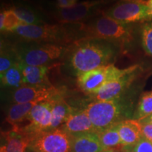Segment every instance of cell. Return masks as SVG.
<instances>
[{"label": "cell", "instance_id": "obj_31", "mask_svg": "<svg viewBox=\"0 0 152 152\" xmlns=\"http://www.w3.org/2000/svg\"><path fill=\"white\" fill-rule=\"evenodd\" d=\"M6 16L5 10H3L0 14V30H1V32L3 30V26H4V18Z\"/></svg>", "mask_w": 152, "mask_h": 152}, {"label": "cell", "instance_id": "obj_24", "mask_svg": "<svg viewBox=\"0 0 152 152\" xmlns=\"http://www.w3.org/2000/svg\"><path fill=\"white\" fill-rule=\"evenodd\" d=\"M16 62H18V59L11 45H6L5 43L1 42L0 55V75L5 73Z\"/></svg>", "mask_w": 152, "mask_h": 152}, {"label": "cell", "instance_id": "obj_32", "mask_svg": "<svg viewBox=\"0 0 152 152\" xmlns=\"http://www.w3.org/2000/svg\"><path fill=\"white\" fill-rule=\"evenodd\" d=\"M145 3L148 7V8H149L150 16H151V18L152 19V0H146Z\"/></svg>", "mask_w": 152, "mask_h": 152}, {"label": "cell", "instance_id": "obj_28", "mask_svg": "<svg viewBox=\"0 0 152 152\" xmlns=\"http://www.w3.org/2000/svg\"><path fill=\"white\" fill-rule=\"evenodd\" d=\"M142 126V137L152 142V123L140 121Z\"/></svg>", "mask_w": 152, "mask_h": 152}, {"label": "cell", "instance_id": "obj_29", "mask_svg": "<svg viewBox=\"0 0 152 152\" xmlns=\"http://www.w3.org/2000/svg\"><path fill=\"white\" fill-rule=\"evenodd\" d=\"M132 149L130 148L124 147V146L121 145L120 147L112 148V149H105L102 152H132Z\"/></svg>", "mask_w": 152, "mask_h": 152}, {"label": "cell", "instance_id": "obj_7", "mask_svg": "<svg viewBox=\"0 0 152 152\" xmlns=\"http://www.w3.org/2000/svg\"><path fill=\"white\" fill-rule=\"evenodd\" d=\"M125 69H119L113 64L84 72L76 76L77 85L85 94L92 95L98 92L106 83L118 78Z\"/></svg>", "mask_w": 152, "mask_h": 152}, {"label": "cell", "instance_id": "obj_21", "mask_svg": "<svg viewBox=\"0 0 152 152\" xmlns=\"http://www.w3.org/2000/svg\"><path fill=\"white\" fill-rule=\"evenodd\" d=\"M12 9L24 23L28 25L45 24L40 15L30 6L23 4H17Z\"/></svg>", "mask_w": 152, "mask_h": 152}, {"label": "cell", "instance_id": "obj_23", "mask_svg": "<svg viewBox=\"0 0 152 152\" xmlns=\"http://www.w3.org/2000/svg\"><path fill=\"white\" fill-rule=\"evenodd\" d=\"M152 114V91L146 92L140 96L134 119L142 121Z\"/></svg>", "mask_w": 152, "mask_h": 152}, {"label": "cell", "instance_id": "obj_34", "mask_svg": "<svg viewBox=\"0 0 152 152\" xmlns=\"http://www.w3.org/2000/svg\"><path fill=\"white\" fill-rule=\"evenodd\" d=\"M68 1H69L70 4H71V7H73L74 5H75L77 4V0H68Z\"/></svg>", "mask_w": 152, "mask_h": 152}, {"label": "cell", "instance_id": "obj_27", "mask_svg": "<svg viewBox=\"0 0 152 152\" xmlns=\"http://www.w3.org/2000/svg\"><path fill=\"white\" fill-rule=\"evenodd\" d=\"M132 152H152V142L142 137L140 142L132 148Z\"/></svg>", "mask_w": 152, "mask_h": 152}, {"label": "cell", "instance_id": "obj_10", "mask_svg": "<svg viewBox=\"0 0 152 152\" xmlns=\"http://www.w3.org/2000/svg\"><path fill=\"white\" fill-rule=\"evenodd\" d=\"M106 0H90L76 4L67 9H58L54 17L61 24H78L86 21L93 15L98 7L104 4Z\"/></svg>", "mask_w": 152, "mask_h": 152}, {"label": "cell", "instance_id": "obj_26", "mask_svg": "<svg viewBox=\"0 0 152 152\" xmlns=\"http://www.w3.org/2000/svg\"><path fill=\"white\" fill-rule=\"evenodd\" d=\"M6 16L4 22V26L2 32H9L11 33L19 26L26 25L23 22L18 18L15 11L12 9H6Z\"/></svg>", "mask_w": 152, "mask_h": 152}, {"label": "cell", "instance_id": "obj_16", "mask_svg": "<svg viewBox=\"0 0 152 152\" xmlns=\"http://www.w3.org/2000/svg\"><path fill=\"white\" fill-rule=\"evenodd\" d=\"M71 137V152H102L105 150L101 144L97 132Z\"/></svg>", "mask_w": 152, "mask_h": 152}, {"label": "cell", "instance_id": "obj_5", "mask_svg": "<svg viewBox=\"0 0 152 152\" xmlns=\"http://www.w3.org/2000/svg\"><path fill=\"white\" fill-rule=\"evenodd\" d=\"M18 61L28 66H49L65 54L67 47L49 43L18 40L11 45Z\"/></svg>", "mask_w": 152, "mask_h": 152}, {"label": "cell", "instance_id": "obj_6", "mask_svg": "<svg viewBox=\"0 0 152 152\" xmlns=\"http://www.w3.org/2000/svg\"><path fill=\"white\" fill-rule=\"evenodd\" d=\"M26 152H71V137L61 128L31 136Z\"/></svg>", "mask_w": 152, "mask_h": 152}, {"label": "cell", "instance_id": "obj_9", "mask_svg": "<svg viewBox=\"0 0 152 152\" xmlns=\"http://www.w3.org/2000/svg\"><path fill=\"white\" fill-rule=\"evenodd\" d=\"M140 71L141 70L138 65L127 68L123 75L106 83L98 92L91 95L93 101H109L122 96L137 77Z\"/></svg>", "mask_w": 152, "mask_h": 152}, {"label": "cell", "instance_id": "obj_11", "mask_svg": "<svg viewBox=\"0 0 152 152\" xmlns=\"http://www.w3.org/2000/svg\"><path fill=\"white\" fill-rule=\"evenodd\" d=\"M63 94L60 89L52 86L36 87L23 85L16 90L11 91L10 99L13 104L27 102H42L52 100L56 96Z\"/></svg>", "mask_w": 152, "mask_h": 152}, {"label": "cell", "instance_id": "obj_2", "mask_svg": "<svg viewBox=\"0 0 152 152\" xmlns=\"http://www.w3.org/2000/svg\"><path fill=\"white\" fill-rule=\"evenodd\" d=\"M123 95L112 100L93 101L84 108L96 132L130 119V104Z\"/></svg>", "mask_w": 152, "mask_h": 152}, {"label": "cell", "instance_id": "obj_14", "mask_svg": "<svg viewBox=\"0 0 152 152\" xmlns=\"http://www.w3.org/2000/svg\"><path fill=\"white\" fill-rule=\"evenodd\" d=\"M121 144L132 149L142 138L141 123L137 120L127 119L117 125Z\"/></svg>", "mask_w": 152, "mask_h": 152}, {"label": "cell", "instance_id": "obj_1", "mask_svg": "<svg viewBox=\"0 0 152 152\" xmlns=\"http://www.w3.org/2000/svg\"><path fill=\"white\" fill-rule=\"evenodd\" d=\"M121 46L114 42L83 37L67 47L65 65L75 76L97 68L113 64Z\"/></svg>", "mask_w": 152, "mask_h": 152}, {"label": "cell", "instance_id": "obj_20", "mask_svg": "<svg viewBox=\"0 0 152 152\" xmlns=\"http://www.w3.org/2000/svg\"><path fill=\"white\" fill-rule=\"evenodd\" d=\"M0 76L1 87L9 89L11 91L16 90L24 85L22 69L18 61Z\"/></svg>", "mask_w": 152, "mask_h": 152}, {"label": "cell", "instance_id": "obj_8", "mask_svg": "<svg viewBox=\"0 0 152 152\" xmlns=\"http://www.w3.org/2000/svg\"><path fill=\"white\" fill-rule=\"evenodd\" d=\"M104 14L126 24L152 20L144 0H122L104 11Z\"/></svg>", "mask_w": 152, "mask_h": 152}, {"label": "cell", "instance_id": "obj_30", "mask_svg": "<svg viewBox=\"0 0 152 152\" xmlns=\"http://www.w3.org/2000/svg\"><path fill=\"white\" fill-rule=\"evenodd\" d=\"M56 5L58 9H67L71 7L68 0H56Z\"/></svg>", "mask_w": 152, "mask_h": 152}, {"label": "cell", "instance_id": "obj_18", "mask_svg": "<svg viewBox=\"0 0 152 152\" xmlns=\"http://www.w3.org/2000/svg\"><path fill=\"white\" fill-rule=\"evenodd\" d=\"M6 152H26L30 139L20 130L18 125L12 127V130L4 133Z\"/></svg>", "mask_w": 152, "mask_h": 152}, {"label": "cell", "instance_id": "obj_3", "mask_svg": "<svg viewBox=\"0 0 152 152\" xmlns=\"http://www.w3.org/2000/svg\"><path fill=\"white\" fill-rule=\"evenodd\" d=\"M66 24L58 25H23L11 33H14L20 40L49 43L68 47L78 39L75 30Z\"/></svg>", "mask_w": 152, "mask_h": 152}, {"label": "cell", "instance_id": "obj_13", "mask_svg": "<svg viewBox=\"0 0 152 152\" xmlns=\"http://www.w3.org/2000/svg\"><path fill=\"white\" fill-rule=\"evenodd\" d=\"M62 130L71 136H75L85 133L96 132L92 121L84 109L73 108L66 122L61 127Z\"/></svg>", "mask_w": 152, "mask_h": 152}, {"label": "cell", "instance_id": "obj_4", "mask_svg": "<svg viewBox=\"0 0 152 152\" xmlns=\"http://www.w3.org/2000/svg\"><path fill=\"white\" fill-rule=\"evenodd\" d=\"M79 25L80 32L85 34L84 37L106 39L118 44L121 47H124L133 40L132 26L118 21L104 13Z\"/></svg>", "mask_w": 152, "mask_h": 152}, {"label": "cell", "instance_id": "obj_15", "mask_svg": "<svg viewBox=\"0 0 152 152\" xmlns=\"http://www.w3.org/2000/svg\"><path fill=\"white\" fill-rule=\"evenodd\" d=\"M22 69L23 85L36 87L52 86L49 82L48 72L50 67L48 66H28L19 62Z\"/></svg>", "mask_w": 152, "mask_h": 152}, {"label": "cell", "instance_id": "obj_17", "mask_svg": "<svg viewBox=\"0 0 152 152\" xmlns=\"http://www.w3.org/2000/svg\"><path fill=\"white\" fill-rule=\"evenodd\" d=\"M52 105V125L51 130L59 128L66 122L70 114L72 113V107L66 102L63 94L56 96L49 101Z\"/></svg>", "mask_w": 152, "mask_h": 152}, {"label": "cell", "instance_id": "obj_35", "mask_svg": "<svg viewBox=\"0 0 152 152\" xmlns=\"http://www.w3.org/2000/svg\"><path fill=\"white\" fill-rule=\"evenodd\" d=\"M0 152H6V145L5 144L1 145V147H0Z\"/></svg>", "mask_w": 152, "mask_h": 152}, {"label": "cell", "instance_id": "obj_33", "mask_svg": "<svg viewBox=\"0 0 152 152\" xmlns=\"http://www.w3.org/2000/svg\"><path fill=\"white\" fill-rule=\"evenodd\" d=\"M142 121V122H147V123H152V114L151 115H149V116H148L147 118H144L143 120H142V121Z\"/></svg>", "mask_w": 152, "mask_h": 152}, {"label": "cell", "instance_id": "obj_12", "mask_svg": "<svg viewBox=\"0 0 152 152\" xmlns=\"http://www.w3.org/2000/svg\"><path fill=\"white\" fill-rule=\"evenodd\" d=\"M29 124L24 128H20L28 137L34 134L50 130L52 125V105L49 101L39 102L34 106L27 119Z\"/></svg>", "mask_w": 152, "mask_h": 152}, {"label": "cell", "instance_id": "obj_22", "mask_svg": "<svg viewBox=\"0 0 152 152\" xmlns=\"http://www.w3.org/2000/svg\"><path fill=\"white\" fill-rule=\"evenodd\" d=\"M117 125L97 133L101 144L104 149H112L122 145Z\"/></svg>", "mask_w": 152, "mask_h": 152}, {"label": "cell", "instance_id": "obj_19", "mask_svg": "<svg viewBox=\"0 0 152 152\" xmlns=\"http://www.w3.org/2000/svg\"><path fill=\"white\" fill-rule=\"evenodd\" d=\"M38 102H27V103L12 104L9 106L7 113V122L12 127L18 125L27 119L28 114Z\"/></svg>", "mask_w": 152, "mask_h": 152}, {"label": "cell", "instance_id": "obj_25", "mask_svg": "<svg viewBox=\"0 0 152 152\" xmlns=\"http://www.w3.org/2000/svg\"><path fill=\"white\" fill-rule=\"evenodd\" d=\"M142 45L147 54L152 56V20L144 22L141 28Z\"/></svg>", "mask_w": 152, "mask_h": 152}]
</instances>
